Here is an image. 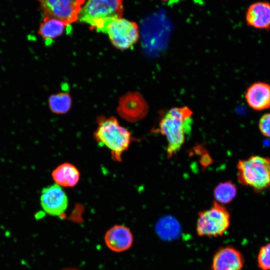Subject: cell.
Masks as SVG:
<instances>
[{
    "mask_svg": "<svg viewBox=\"0 0 270 270\" xmlns=\"http://www.w3.org/2000/svg\"><path fill=\"white\" fill-rule=\"evenodd\" d=\"M123 12L122 0H88L78 20L88 24L92 30L106 34L108 24L121 18Z\"/></svg>",
    "mask_w": 270,
    "mask_h": 270,
    "instance_id": "obj_2",
    "label": "cell"
},
{
    "mask_svg": "<svg viewBox=\"0 0 270 270\" xmlns=\"http://www.w3.org/2000/svg\"><path fill=\"white\" fill-rule=\"evenodd\" d=\"M230 219V214L226 208L214 201L210 208L199 212L196 233L200 236H220L228 228Z\"/></svg>",
    "mask_w": 270,
    "mask_h": 270,
    "instance_id": "obj_5",
    "label": "cell"
},
{
    "mask_svg": "<svg viewBox=\"0 0 270 270\" xmlns=\"http://www.w3.org/2000/svg\"><path fill=\"white\" fill-rule=\"evenodd\" d=\"M242 254L232 246L220 248L214 254L212 270H242L244 264Z\"/></svg>",
    "mask_w": 270,
    "mask_h": 270,
    "instance_id": "obj_10",
    "label": "cell"
},
{
    "mask_svg": "<svg viewBox=\"0 0 270 270\" xmlns=\"http://www.w3.org/2000/svg\"><path fill=\"white\" fill-rule=\"evenodd\" d=\"M40 204L48 214L61 216L67 208L68 198L61 186L56 184L43 188Z\"/></svg>",
    "mask_w": 270,
    "mask_h": 270,
    "instance_id": "obj_9",
    "label": "cell"
},
{
    "mask_svg": "<svg viewBox=\"0 0 270 270\" xmlns=\"http://www.w3.org/2000/svg\"><path fill=\"white\" fill-rule=\"evenodd\" d=\"M192 112L187 106L174 107L164 114L158 122V130L165 136L169 158L176 155L192 130Z\"/></svg>",
    "mask_w": 270,
    "mask_h": 270,
    "instance_id": "obj_1",
    "label": "cell"
},
{
    "mask_svg": "<svg viewBox=\"0 0 270 270\" xmlns=\"http://www.w3.org/2000/svg\"><path fill=\"white\" fill-rule=\"evenodd\" d=\"M237 188L230 180L219 183L214 190L216 201L220 204L230 202L236 196Z\"/></svg>",
    "mask_w": 270,
    "mask_h": 270,
    "instance_id": "obj_16",
    "label": "cell"
},
{
    "mask_svg": "<svg viewBox=\"0 0 270 270\" xmlns=\"http://www.w3.org/2000/svg\"><path fill=\"white\" fill-rule=\"evenodd\" d=\"M72 98L67 92H60L51 95L48 98V106L51 111L56 114H64L70 109Z\"/></svg>",
    "mask_w": 270,
    "mask_h": 270,
    "instance_id": "obj_17",
    "label": "cell"
},
{
    "mask_svg": "<svg viewBox=\"0 0 270 270\" xmlns=\"http://www.w3.org/2000/svg\"><path fill=\"white\" fill-rule=\"evenodd\" d=\"M258 267L262 270H270V242L260 248L257 256Z\"/></svg>",
    "mask_w": 270,
    "mask_h": 270,
    "instance_id": "obj_18",
    "label": "cell"
},
{
    "mask_svg": "<svg viewBox=\"0 0 270 270\" xmlns=\"http://www.w3.org/2000/svg\"><path fill=\"white\" fill-rule=\"evenodd\" d=\"M162 0V1H168V0Z\"/></svg>",
    "mask_w": 270,
    "mask_h": 270,
    "instance_id": "obj_21",
    "label": "cell"
},
{
    "mask_svg": "<svg viewBox=\"0 0 270 270\" xmlns=\"http://www.w3.org/2000/svg\"><path fill=\"white\" fill-rule=\"evenodd\" d=\"M66 26L58 19L44 16L40 24L38 34L48 43V42H51L61 36Z\"/></svg>",
    "mask_w": 270,
    "mask_h": 270,
    "instance_id": "obj_15",
    "label": "cell"
},
{
    "mask_svg": "<svg viewBox=\"0 0 270 270\" xmlns=\"http://www.w3.org/2000/svg\"><path fill=\"white\" fill-rule=\"evenodd\" d=\"M148 104L138 92H128L123 95L118 102L117 112L126 120L134 122L140 121L148 114Z\"/></svg>",
    "mask_w": 270,
    "mask_h": 270,
    "instance_id": "obj_8",
    "label": "cell"
},
{
    "mask_svg": "<svg viewBox=\"0 0 270 270\" xmlns=\"http://www.w3.org/2000/svg\"><path fill=\"white\" fill-rule=\"evenodd\" d=\"M246 20L254 28L270 30V3L260 1L251 4L246 12Z\"/></svg>",
    "mask_w": 270,
    "mask_h": 270,
    "instance_id": "obj_13",
    "label": "cell"
},
{
    "mask_svg": "<svg viewBox=\"0 0 270 270\" xmlns=\"http://www.w3.org/2000/svg\"><path fill=\"white\" fill-rule=\"evenodd\" d=\"M85 0H38L45 16L58 19L66 26L76 21Z\"/></svg>",
    "mask_w": 270,
    "mask_h": 270,
    "instance_id": "obj_6",
    "label": "cell"
},
{
    "mask_svg": "<svg viewBox=\"0 0 270 270\" xmlns=\"http://www.w3.org/2000/svg\"><path fill=\"white\" fill-rule=\"evenodd\" d=\"M237 177L242 186L261 192L270 187V158L252 155L240 160L237 165Z\"/></svg>",
    "mask_w": 270,
    "mask_h": 270,
    "instance_id": "obj_4",
    "label": "cell"
},
{
    "mask_svg": "<svg viewBox=\"0 0 270 270\" xmlns=\"http://www.w3.org/2000/svg\"><path fill=\"white\" fill-rule=\"evenodd\" d=\"M56 184L64 187H73L78 182L80 172L73 164L65 162L56 167L52 172Z\"/></svg>",
    "mask_w": 270,
    "mask_h": 270,
    "instance_id": "obj_14",
    "label": "cell"
},
{
    "mask_svg": "<svg viewBox=\"0 0 270 270\" xmlns=\"http://www.w3.org/2000/svg\"><path fill=\"white\" fill-rule=\"evenodd\" d=\"M78 270L73 269V268H68V269H66V270Z\"/></svg>",
    "mask_w": 270,
    "mask_h": 270,
    "instance_id": "obj_20",
    "label": "cell"
},
{
    "mask_svg": "<svg viewBox=\"0 0 270 270\" xmlns=\"http://www.w3.org/2000/svg\"><path fill=\"white\" fill-rule=\"evenodd\" d=\"M248 106L254 110L262 111L270 108V84L258 82L250 85L245 93Z\"/></svg>",
    "mask_w": 270,
    "mask_h": 270,
    "instance_id": "obj_12",
    "label": "cell"
},
{
    "mask_svg": "<svg viewBox=\"0 0 270 270\" xmlns=\"http://www.w3.org/2000/svg\"><path fill=\"white\" fill-rule=\"evenodd\" d=\"M94 136L100 145L110 150L112 159L118 162L122 161V156L128 149L132 140L130 132L113 116H100Z\"/></svg>",
    "mask_w": 270,
    "mask_h": 270,
    "instance_id": "obj_3",
    "label": "cell"
},
{
    "mask_svg": "<svg viewBox=\"0 0 270 270\" xmlns=\"http://www.w3.org/2000/svg\"><path fill=\"white\" fill-rule=\"evenodd\" d=\"M106 34L112 44L120 50L130 48L140 38L136 23L122 18L112 21L108 26Z\"/></svg>",
    "mask_w": 270,
    "mask_h": 270,
    "instance_id": "obj_7",
    "label": "cell"
},
{
    "mask_svg": "<svg viewBox=\"0 0 270 270\" xmlns=\"http://www.w3.org/2000/svg\"><path fill=\"white\" fill-rule=\"evenodd\" d=\"M258 126L261 134L270 138V112L265 114L260 117Z\"/></svg>",
    "mask_w": 270,
    "mask_h": 270,
    "instance_id": "obj_19",
    "label": "cell"
},
{
    "mask_svg": "<svg viewBox=\"0 0 270 270\" xmlns=\"http://www.w3.org/2000/svg\"><path fill=\"white\" fill-rule=\"evenodd\" d=\"M134 241L133 235L126 226L117 224L110 228L106 233L104 242L109 249L120 252L128 250Z\"/></svg>",
    "mask_w": 270,
    "mask_h": 270,
    "instance_id": "obj_11",
    "label": "cell"
}]
</instances>
